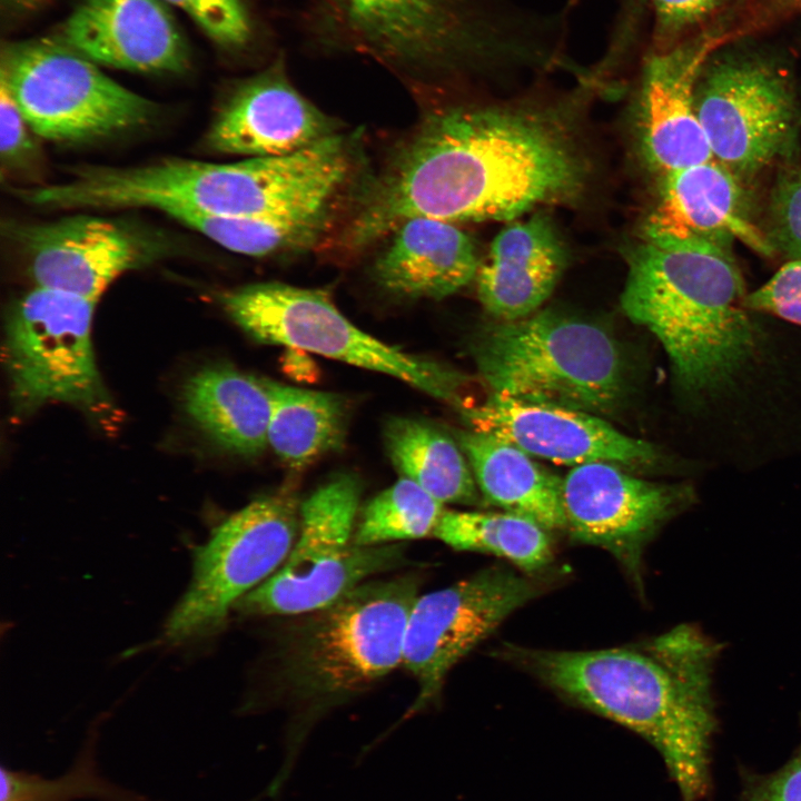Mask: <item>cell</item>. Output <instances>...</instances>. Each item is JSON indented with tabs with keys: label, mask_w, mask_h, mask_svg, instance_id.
I'll return each instance as SVG.
<instances>
[{
	"label": "cell",
	"mask_w": 801,
	"mask_h": 801,
	"mask_svg": "<svg viewBox=\"0 0 801 801\" xmlns=\"http://www.w3.org/2000/svg\"><path fill=\"white\" fill-rule=\"evenodd\" d=\"M566 530L573 541L610 552L642 590L646 545L693 501L685 486L627 474L610 462L574 466L562 478Z\"/></svg>",
	"instance_id": "14"
},
{
	"label": "cell",
	"mask_w": 801,
	"mask_h": 801,
	"mask_svg": "<svg viewBox=\"0 0 801 801\" xmlns=\"http://www.w3.org/2000/svg\"><path fill=\"white\" fill-rule=\"evenodd\" d=\"M456 439L483 500L527 517L547 531L566 528L562 478L536 464L518 447L488 434L461 431Z\"/></svg>",
	"instance_id": "24"
},
{
	"label": "cell",
	"mask_w": 801,
	"mask_h": 801,
	"mask_svg": "<svg viewBox=\"0 0 801 801\" xmlns=\"http://www.w3.org/2000/svg\"><path fill=\"white\" fill-rule=\"evenodd\" d=\"M742 182L716 160L664 175L644 238L699 241L728 250L740 240L762 256H772L775 250L767 233L750 217Z\"/></svg>",
	"instance_id": "20"
},
{
	"label": "cell",
	"mask_w": 801,
	"mask_h": 801,
	"mask_svg": "<svg viewBox=\"0 0 801 801\" xmlns=\"http://www.w3.org/2000/svg\"><path fill=\"white\" fill-rule=\"evenodd\" d=\"M565 264L563 243L546 217L511 224L495 237L478 266L479 301L501 322L527 317L552 294Z\"/></svg>",
	"instance_id": "21"
},
{
	"label": "cell",
	"mask_w": 801,
	"mask_h": 801,
	"mask_svg": "<svg viewBox=\"0 0 801 801\" xmlns=\"http://www.w3.org/2000/svg\"><path fill=\"white\" fill-rule=\"evenodd\" d=\"M86 797L105 801H149L105 780L97 772L89 750L78 758L69 772L52 780L1 769L0 801H71Z\"/></svg>",
	"instance_id": "30"
},
{
	"label": "cell",
	"mask_w": 801,
	"mask_h": 801,
	"mask_svg": "<svg viewBox=\"0 0 801 801\" xmlns=\"http://www.w3.org/2000/svg\"><path fill=\"white\" fill-rule=\"evenodd\" d=\"M479 9L478 0H305L299 20L315 47L421 81L488 56L496 43Z\"/></svg>",
	"instance_id": "6"
},
{
	"label": "cell",
	"mask_w": 801,
	"mask_h": 801,
	"mask_svg": "<svg viewBox=\"0 0 801 801\" xmlns=\"http://www.w3.org/2000/svg\"><path fill=\"white\" fill-rule=\"evenodd\" d=\"M182 10L226 50H243L255 37L250 11L241 0H162Z\"/></svg>",
	"instance_id": "31"
},
{
	"label": "cell",
	"mask_w": 801,
	"mask_h": 801,
	"mask_svg": "<svg viewBox=\"0 0 801 801\" xmlns=\"http://www.w3.org/2000/svg\"><path fill=\"white\" fill-rule=\"evenodd\" d=\"M583 168L566 138L533 115L490 107L435 110L394 150L342 238L358 251L417 217L511 220L574 195Z\"/></svg>",
	"instance_id": "1"
},
{
	"label": "cell",
	"mask_w": 801,
	"mask_h": 801,
	"mask_svg": "<svg viewBox=\"0 0 801 801\" xmlns=\"http://www.w3.org/2000/svg\"><path fill=\"white\" fill-rule=\"evenodd\" d=\"M627 261L622 309L660 340L678 383L693 394L729 385L756 347L743 277L730 251L644 238Z\"/></svg>",
	"instance_id": "4"
},
{
	"label": "cell",
	"mask_w": 801,
	"mask_h": 801,
	"mask_svg": "<svg viewBox=\"0 0 801 801\" xmlns=\"http://www.w3.org/2000/svg\"><path fill=\"white\" fill-rule=\"evenodd\" d=\"M329 211L283 217H219L190 212L168 215L230 251L263 257L303 249L318 240Z\"/></svg>",
	"instance_id": "28"
},
{
	"label": "cell",
	"mask_w": 801,
	"mask_h": 801,
	"mask_svg": "<svg viewBox=\"0 0 801 801\" xmlns=\"http://www.w3.org/2000/svg\"><path fill=\"white\" fill-rule=\"evenodd\" d=\"M51 0H2L3 6L12 13H29L43 8Z\"/></svg>",
	"instance_id": "39"
},
{
	"label": "cell",
	"mask_w": 801,
	"mask_h": 801,
	"mask_svg": "<svg viewBox=\"0 0 801 801\" xmlns=\"http://www.w3.org/2000/svg\"><path fill=\"white\" fill-rule=\"evenodd\" d=\"M6 231L36 286L95 301L120 276L152 264L167 249L142 228L95 215L9 224Z\"/></svg>",
	"instance_id": "15"
},
{
	"label": "cell",
	"mask_w": 801,
	"mask_h": 801,
	"mask_svg": "<svg viewBox=\"0 0 801 801\" xmlns=\"http://www.w3.org/2000/svg\"><path fill=\"white\" fill-rule=\"evenodd\" d=\"M720 27L647 58L640 91V134L650 165L663 175L714 160L695 106L699 77L719 50Z\"/></svg>",
	"instance_id": "18"
},
{
	"label": "cell",
	"mask_w": 801,
	"mask_h": 801,
	"mask_svg": "<svg viewBox=\"0 0 801 801\" xmlns=\"http://www.w3.org/2000/svg\"><path fill=\"white\" fill-rule=\"evenodd\" d=\"M384 443L400 477L443 504H478L481 494L464 452L437 427L417 418L393 417L385 424Z\"/></svg>",
	"instance_id": "26"
},
{
	"label": "cell",
	"mask_w": 801,
	"mask_h": 801,
	"mask_svg": "<svg viewBox=\"0 0 801 801\" xmlns=\"http://www.w3.org/2000/svg\"><path fill=\"white\" fill-rule=\"evenodd\" d=\"M767 236L774 250L801 258V167L784 172L773 188Z\"/></svg>",
	"instance_id": "32"
},
{
	"label": "cell",
	"mask_w": 801,
	"mask_h": 801,
	"mask_svg": "<svg viewBox=\"0 0 801 801\" xmlns=\"http://www.w3.org/2000/svg\"><path fill=\"white\" fill-rule=\"evenodd\" d=\"M284 372L297 382L312 383L319 372L308 353L297 348H286L283 357Z\"/></svg>",
	"instance_id": "38"
},
{
	"label": "cell",
	"mask_w": 801,
	"mask_h": 801,
	"mask_svg": "<svg viewBox=\"0 0 801 801\" xmlns=\"http://www.w3.org/2000/svg\"><path fill=\"white\" fill-rule=\"evenodd\" d=\"M546 587L536 574L494 565L418 595L406 624L403 664L418 692L402 721L437 703L452 668L511 613Z\"/></svg>",
	"instance_id": "12"
},
{
	"label": "cell",
	"mask_w": 801,
	"mask_h": 801,
	"mask_svg": "<svg viewBox=\"0 0 801 801\" xmlns=\"http://www.w3.org/2000/svg\"><path fill=\"white\" fill-rule=\"evenodd\" d=\"M799 16L801 0H750L739 18L724 27L719 37L720 44L758 34Z\"/></svg>",
	"instance_id": "36"
},
{
	"label": "cell",
	"mask_w": 801,
	"mask_h": 801,
	"mask_svg": "<svg viewBox=\"0 0 801 801\" xmlns=\"http://www.w3.org/2000/svg\"><path fill=\"white\" fill-rule=\"evenodd\" d=\"M492 393L607 414L623 399L626 365L614 337L573 316L542 312L484 329L472 348Z\"/></svg>",
	"instance_id": "5"
},
{
	"label": "cell",
	"mask_w": 801,
	"mask_h": 801,
	"mask_svg": "<svg viewBox=\"0 0 801 801\" xmlns=\"http://www.w3.org/2000/svg\"><path fill=\"white\" fill-rule=\"evenodd\" d=\"M744 801H801V746L779 770L750 783Z\"/></svg>",
	"instance_id": "37"
},
{
	"label": "cell",
	"mask_w": 801,
	"mask_h": 801,
	"mask_svg": "<svg viewBox=\"0 0 801 801\" xmlns=\"http://www.w3.org/2000/svg\"><path fill=\"white\" fill-rule=\"evenodd\" d=\"M362 487L349 473L333 476L299 506V530L284 564L234 606L246 615H301L380 573L409 564L399 543H354Z\"/></svg>",
	"instance_id": "8"
},
{
	"label": "cell",
	"mask_w": 801,
	"mask_h": 801,
	"mask_svg": "<svg viewBox=\"0 0 801 801\" xmlns=\"http://www.w3.org/2000/svg\"><path fill=\"white\" fill-rule=\"evenodd\" d=\"M338 121L290 81L283 56L240 81L210 123L206 147L222 155L284 156L338 134Z\"/></svg>",
	"instance_id": "17"
},
{
	"label": "cell",
	"mask_w": 801,
	"mask_h": 801,
	"mask_svg": "<svg viewBox=\"0 0 801 801\" xmlns=\"http://www.w3.org/2000/svg\"><path fill=\"white\" fill-rule=\"evenodd\" d=\"M708 61L696 85L698 117L714 160L744 182L791 142L792 85L781 68L762 57L734 55Z\"/></svg>",
	"instance_id": "13"
},
{
	"label": "cell",
	"mask_w": 801,
	"mask_h": 801,
	"mask_svg": "<svg viewBox=\"0 0 801 801\" xmlns=\"http://www.w3.org/2000/svg\"><path fill=\"white\" fill-rule=\"evenodd\" d=\"M744 305L801 325V258L789 260L765 284L746 295Z\"/></svg>",
	"instance_id": "35"
},
{
	"label": "cell",
	"mask_w": 801,
	"mask_h": 801,
	"mask_svg": "<svg viewBox=\"0 0 801 801\" xmlns=\"http://www.w3.org/2000/svg\"><path fill=\"white\" fill-rule=\"evenodd\" d=\"M218 301L229 318L259 344L297 348L386 374L461 412L471 406L463 395L469 377L364 332L324 289L264 281L225 290Z\"/></svg>",
	"instance_id": "7"
},
{
	"label": "cell",
	"mask_w": 801,
	"mask_h": 801,
	"mask_svg": "<svg viewBox=\"0 0 801 801\" xmlns=\"http://www.w3.org/2000/svg\"><path fill=\"white\" fill-rule=\"evenodd\" d=\"M33 135L7 82L0 77V155L3 170H22L37 160L39 150Z\"/></svg>",
	"instance_id": "34"
},
{
	"label": "cell",
	"mask_w": 801,
	"mask_h": 801,
	"mask_svg": "<svg viewBox=\"0 0 801 801\" xmlns=\"http://www.w3.org/2000/svg\"><path fill=\"white\" fill-rule=\"evenodd\" d=\"M298 530L299 505L286 491L226 518L196 550L191 583L165 625V640L178 643L218 626L231 606L284 564Z\"/></svg>",
	"instance_id": "11"
},
{
	"label": "cell",
	"mask_w": 801,
	"mask_h": 801,
	"mask_svg": "<svg viewBox=\"0 0 801 801\" xmlns=\"http://www.w3.org/2000/svg\"><path fill=\"white\" fill-rule=\"evenodd\" d=\"M58 38L97 63L141 73H178L189 50L162 0H83Z\"/></svg>",
	"instance_id": "19"
},
{
	"label": "cell",
	"mask_w": 801,
	"mask_h": 801,
	"mask_svg": "<svg viewBox=\"0 0 801 801\" xmlns=\"http://www.w3.org/2000/svg\"><path fill=\"white\" fill-rule=\"evenodd\" d=\"M443 505L415 482L400 477L364 506L354 543L376 546L433 535L445 511Z\"/></svg>",
	"instance_id": "29"
},
{
	"label": "cell",
	"mask_w": 801,
	"mask_h": 801,
	"mask_svg": "<svg viewBox=\"0 0 801 801\" xmlns=\"http://www.w3.org/2000/svg\"><path fill=\"white\" fill-rule=\"evenodd\" d=\"M416 572L368 580L301 616L276 646L275 685L265 706L288 719L281 764L264 792L277 800L314 726L403 663L406 624L418 597Z\"/></svg>",
	"instance_id": "3"
},
{
	"label": "cell",
	"mask_w": 801,
	"mask_h": 801,
	"mask_svg": "<svg viewBox=\"0 0 801 801\" xmlns=\"http://www.w3.org/2000/svg\"><path fill=\"white\" fill-rule=\"evenodd\" d=\"M97 301L36 286L6 319L3 364L14 414L71 405L97 421L113 411L95 358L91 328Z\"/></svg>",
	"instance_id": "9"
},
{
	"label": "cell",
	"mask_w": 801,
	"mask_h": 801,
	"mask_svg": "<svg viewBox=\"0 0 801 801\" xmlns=\"http://www.w3.org/2000/svg\"><path fill=\"white\" fill-rule=\"evenodd\" d=\"M0 77L33 134L49 141L99 140L142 127L158 111L58 37L8 46Z\"/></svg>",
	"instance_id": "10"
},
{
	"label": "cell",
	"mask_w": 801,
	"mask_h": 801,
	"mask_svg": "<svg viewBox=\"0 0 801 801\" xmlns=\"http://www.w3.org/2000/svg\"><path fill=\"white\" fill-rule=\"evenodd\" d=\"M547 532L536 522L505 511L445 510L433 536L454 550L492 554L524 573L537 574L553 558Z\"/></svg>",
	"instance_id": "27"
},
{
	"label": "cell",
	"mask_w": 801,
	"mask_h": 801,
	"mask_svg": "<svg viewBox=\"0 0 801 801\" xmlns=\"http://www.w3.org/2000/svg\"><path fill=\"white\" fill-rule=\"evenodd\" d=\"M373 265L375 281L405 299L446 298L476 277L473 240L453 222L417 217L403 221Z\"/></svg>",
	"instance_id": "22"
},
{
	"label": "cell",
	"mask_w": 801,
	"mask_h": 801,
	"mask_svg": "<svg viewBox=\"0 0 801 801\" xmlns=\"http://www.w3.org/2000/svg\"><path fill=\"white\" fill-rule=\"evenodd\" d=\"M462 414L472 429L557 464L649 465L657 456L650 443L625 435L599 416L555 404L491 392Z\"/></svg>",
	"instance_id": "16"
},
{
	"label": "cell",
	"mask_w": 801,
	"mask_h": 801,
	"mask_svg": "<svg viewBox=\"0 0 801 801\" xmlns=\"http://www.w3.org/2000/svg\"><path fill=\"white\" fill-rule=\"evenodd\" d=\"M263 379L270 402L268 446L286 466L305 468L344 446L352 411L346 396Z\"/></svg>",
	"instance_id": "25"
},
{
	"label": "cell",
	"mask_w": 801,
	"mask_h": 801,
	"mask_svg": "<svg viewBox=\"0 0 801 801\" xmlns=\"http://www.w3.org/2000/svg\"><path fill=\"white\" fill-rule=\"evenodd\" d=\"M654 16V50H668L728 0H649Z\"/></svg>",
	"instance_id": "33"
},
{
	"label": "cell",
	"mask_w": 801,
	"mask_h": 801,
	"mask_svg": "<svg viewBox=\"0 0 801 801\" xmlns=\"http://www.w3.org/2000/svg\"><path fill=\"white\" fill-rule=\"evenodd\" d=\"M190 419L216 445L245 457L268 446L269 396L263 378L227 364L194 373L182 388Z\"/></svg>",
	"instance_id": "23"
},
{
	"label": "cell",
	"mask_w": 801,
	"mask_h": 801,
	"mask_svg": "<svg viewBox=\"0 0 801 801\" xmlns=\"http://www.w3.org/2000/svg\"><path fill=\"white\" fill-rule=\"evenodd\" d=\"M721 651L699 626L680 624L620 647L506 644L498 653L563 699L637 733L660 753L682 801H701L710 785L713 673Z\"/></svg>",
	"instance_id": "2"
}]
</instances>
